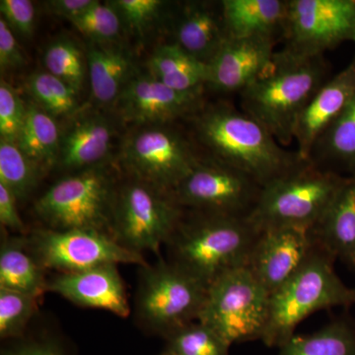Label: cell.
I'll return each mask as SVG.
<instances>
[{
    "mask_svg": "<svg viewBox=\"0 0 355 355\" xmlns=\"http://www.w3.org/2000/svg\"><path fill=\"white\" fill-rule=\"evenodd\" d=\"M316 244L310 228L266 229L259 234L247 266L272 294L297 272Z\"/></svg>",
    "mask_w": 355,
    "mask_h": 355,
    "instance_id": "cell-15",
    "label": "cell"
},
{
    "mask_svg": "<svg viewBox=\"0 0 355 355\" xmlns=\"http://www.w3.org/2000/svg\"><path fill=\"white\" fill-rule=\"evenodd\" d=\"M355 94V57L317 91L299 116L293 139L299 155L309 161L318 139L343 113Z\"/></svg>",
    "mask_w": 355,
    "mask_h": 355,
    "instance_id": "cell-17",
    "label": "cell"
},
{
    "mask_svg": "<svg viewBox=\"0 0 355 355\" xmlns=\"http://www.w3.org/2000/svg\"><path fill=\"white\" fill-rule=\"evenodd\" d=\"M28 249L27 236H6L0 246V288L41 297L48 280Z\"/></svg>",
    "mask_w": 355,
    "mask_h": 355,
    "instance_id": "cell-24",
    "label": "cell"
},
{
    "mask_svg": "<svg viewBox=\"0 0 355 355\" xmlns=\"http://www.w3.org/2000/svg\"><path fill=\"white\" fill-rule=\"evenodd\" d=\"M207 286L183 268L159 259L140 266L135 297L137 321L147 331L167 338L184 324L197 321Z\"/></svg>",
    "mask_w": 355,
    "mask_h": 355,
    "instance_id": "cell-6",
    "label": "cell"
},
{
    "mask_svg": "<svg viewBox=\"0 0 355 355\" xmlns=\"http://www.w3.org/2000/svg\"><path fill=\"white\" fill-rule=\"evenodd\" d=\"M123 156L137 179L171 195L202 158L191 139L162 127L146 128L133 135Z\"/></svg>",
    "mask_w": 355,
    "mask_h": 355,
    "instance_id": "cell-13",
    "label": "cell"
},
{
    "mask_svg": "<svg viewBox=\"0 0 355 355\" xmlns=\"http://www.w3.org/2000/svg\"><path fill=\"white\" fill-rule=\"evenodd\" d=\"M36 296L0 288V338H16L23 335L38 306Z\"/></svg>",
    "mask_w": 355,
    "mask_h": 355,
    "instance_id": "cell-33",
    "label": "cell"
},
{
    "mask_svg": "<svg viewBox=\"0 0 355 355\" xmlns=\"http://www.w3.org/2000/svg\"><path fill=\"white\" fill-rule=\"evenodd\" d=\"M282 41V50L304 57L355 43V0H288Z\"/></svg>",
    "mask_w": 355,
    "mask_h": 355,
    "instance_id": "cell-12",
    "label": "cell"
},
{
    "mask_svg": "<svg viewBox=\"0 0 355 355\" xmlns=\"http://www.w3.org/2000/svg\"><path fill=\"white\" fill-rule=\"evenodd\" d=\"M95 3L96 0H53L46 2V6L51 13L70 21L85 12Z\"/></svg>",
    "mask_w": 355,
    "mask_h": 355,
    "instance_id": "cell-41",
    "label": "cell"
},
{
    "mask_svg": "<svg viewBox=\"0 0 355 355\" xmlns=\"http://www.w3.org/2000/svg\"><path fill=\"white\" fill-rule=\"evenodd\" d=\"M203 92L205 89L174 90L149 74L132 77L116 101L125 120L137 125H164L200 111L205 104Z\"/></svg>",
    "mask_w": 355,
    "mask_h": 355,
    "instance_id": "cell-14",
    "label": "cell"
},
{
    "mask_svg": "<svg viewBox=\"0 0 355 355\" xmlns=\"http://www.w3.org/2000/svg\"><path fill=\"white\" fill-rule=\"evenodd\" d=\"M116 193L111 174L95 166L53 184L35 203L34 210L46 228L90 229L112 235Z\"/></svg>",
    "mask_w": 355,
    "mask_h": 355,
    "instance_id": "cell-8",
    "label": "cell"
},
{
    "mask_svg": "<svg viewBox=\"0 0 355 355\" xmlns=\"http://www.w3.org/2000/svg\"><path fill=\"white\" fill-rule=\"evenodd\" d=\"M270 292L248 266L223 273L207 286L198 321L229 345L261 340L268 323Z\"/></svg>",
    "mask_w": 355,
    "mask_h": 355,
    "instance_id": "cell-7",
    "label": "cell"
},
{
    "mask_svg": "<svg viewBox=\"0 0 355 355\" xmlns=\"http://www.w3.org/2000/svg\"><path fill=\"white\" fill-rule=\"evenodd\" d=\"M1 355H67L64 350L51 340H29L2 350Z\"/></svg>",
    "mask_w": 355,
    "mask_h": 355,
    "instance_id": "cell-40",
    "label": "cell"
},
{
    "mask_svg": "<svg viewBox=\"0 0 355 355\" xmlns=\"http://www.w3.org/2000/svg\"><path fill=\"white\" fill-rule=\"evenodd\" d=\"M309 161L342 176L343 173H347V177L355 175V94L343 113L318 139Z\"/></svg>",
    "mask_w": 355,
    "mask_h": 355,
    "instance_id": "cell-23",
    "label": "cell"
},
{
    "mask_svg": "<svg viewBox=\"0 0 355 355\" xmlns=\"http://www.w3.org/2000/svg\"><path fill=\"white\" fill-rule=\"evenodd\" d=\"M112 139L113 128L107 119L99 114L79 119L62 137L58 163L73 173L99 166L108 155Z\"/></svg>",
    "mask_w": 355,
    "mask_h": 355,
    "instance_id": "cell-22",
    "label": "cell"
},
{
    "mask_svg": "<svg viewBox=\"0 0 355 355\" xmlns=\"http://www.w3.org/2000/svg\"><path fill=\"white\" fill-rule=\"evenodd\" d=\"M202 157L234 168L261 187L286 176L307 162L288 150L252 116L227 102L203 105L189 118Z\"/></svg>",
    "mask_w": 355,
    "mask_h": 355,
    "instance_id": "cell-1",
    "label": "cell"
},
{
    "mask_svg": "<svg viewBox=\"0 0 355 355\" xmlns=\"http://www.w3.org/2000/svg\"><path fill=\"white\" fill-rule=\"evenodd\" d=\"M347 177L307 161L261 188L249 220L259 232L277 227L312 229L330 207Z\"/></svg>",
    "mask_w": 355,
    "mask_h": 355,
    "instance_id": "cell-5",
    "label": "cell"
},
{
    "mask_svg": "<svg viewBox=\"0 0 355 355\" xmlns=\"http://www.w3.org/2000/svg\"><path fill=\"white\" fill-rule=\"evenodd\" d=\"M46 291L77 306L109 311L121 318H127L130 313L125 284L116 265L58 273L48 280Z\"/></svg>",
    "mask_w": 355,
    "mask_h": 355,
    "instance_id": "cell-16",
    "label": "cell"
},
{
    "mask_svg": "<svg viewBox=\"0 0 355 355\" xmlns=\"http://www.w3.org/2000/svg\"><path fill=\"white\" fill-rule=\"evenodd\" d=\"M183 216V209L171 193L135 178L116 191L112 235L130 251L159 254Z\"/></svg>",
    "mask_w": 355,
    "mask_h": 355,
    "instance_id": "cell-9",
    "label": "cell"
},
{
    "mask_svg": "<svg viewBox=\"0 0 355 355\" xmlns=\"http://www.w3.org/2000/svg\"><path fill=\"white\" fill-rule=\"evenodd\" d=\"M46 71L69 84L77 92L83 87L85 79V65L80 49L69 39L53 42L44 51Z\"/></svg>",
    "mask_w": 355,
    "mask_h": 355,
    "instance_id": "cell-32",
    "label": "cell"
},
{
    "mask_svg": "<svg viewBox=\"0 0 355 355\" xmlns=\"http://www.w3.org/2000/svg\"><path fill=\"white\" fill-rule=\"evenodd\" d=\"M312 232L331 256L355 268V175L347 178Z\"/></svg>",
    "mask_w": 355,
    "mask_h": 355,
    "instance_id": "cell-21",
    "label": "cell"
},
{
    "mask_svg": "<svg viewBox=\"0 0 355 355\" xmlns=\"http://www.w3.org/2000/svg\"><path fill=\"white\" fill-rule=\"evenodd\" d=\"M334 260L317 243L297 272L270 294L268 323L261 336L266 347L280 349L295 335L298 324L317 311L355 304V288L338 277Z\"/></svg>",
    "mask_w": 355,
    "mask_h": 355,
    "instance_id": "cell-4",
    "label": "cell"
},
{
    "mask_svg": "<svg viewBox=\"0 0 355 355\" xmlns=\"http://www.w3.org/2000/svg\"><path fill=\"white\" fill-rule=\"evenodd\" d=\"M0 11L2 18L11 30L25 37H30L34 32V4L30 0H1Z\"/></svg>",
    "mask_w": 355,
    "mask_h": 355,
    "instance_id": "cell-37",
    "label": "cell"
},
{
    "mask_svg": "<svg viewBox=\"0 0 355 355\" xmlns=\"http://www.w3.org/2000/svg\"><path fill=\"white\" fill-rule=\"evenodd\" d=\"M112 6L137 33H144L157 19L164 2L160 0H116Z\"/></svg>",
    "mask_w": 355,
    "mask_h": 355,
    "instance_id": "cell-36",
    "label": "cell"
},
{
    "mask_svg": "<svg viewBox=\"0 0 355 355\" xmlns=\"http://www.w3.org/2000/svg\"><path fill=\"white\" fill-rule=\"evenodd\" d=\"M161 355H162V354H161Z\"/></svg>",
    "mask_w": 355,
    "mask_h": 355,
    "instance_id": "cell-42",
    "label": "cell"
},
{
    "mask_svg": "<svg viewBox=\"0 0 355 355\" xmlns=\"http://www.w3.org/2000/svg\"><path fill=\"white\" fill-rule=\"evenodd\" d=\"M89 77L93 97L102 104L118 100L132 80L130 58L121 49L93 43L87 51Z\"/></svg>",
    "mask_w": 355,
    "mask_h": 355,
    "instance_id": "cell-25",
    "label": "cell"
},
{
    "mask_svg": "<svg viewBox=\"0 0 355 355\" xmlns=\"http://www.w3.org/2000/svg\"><path fill=\"white\" fill-rule=\"evenodd\" d=\"M43 171L15 141L0 140V184L17 200H24L32 193Z\"/></svg>",
    "mask_w": 355,
    "mask_h": 355,
    "instance_id": "cell-29",
    "label": "cell"
},
{
    "mask_svg": "<svg viewBox=\"0 0 355 355\" xmlns=\"http://www.w3.org/2000/svg\"><path fill=\"white\" fill-rule=\"evenodd\" d=\"M229 40L284 37L288 0H222Z\"/></svg>",
    "mask_w": 355,
    "mask_h": 355,
    "instance_id": "cell-20",
    "label": "cell"
},
{
    "mask_svg": "<svg viewBox=\"0 0 355 355\" xmlns=\"http://www.w3.org/2000/svg\"><path fill=\"white\" fill-rule=\"evenodd\" d=\"M25 64V58L12 30L6 21L0 19V67L2 69H19Z\"/></svg>",
    "mask_w": 355,
    "mask_h": 355,
    "instance_id": "cell-38",
    "label": "cell"
},
{
    "mask_svg": "<svg viewBox=\"0 0 355 355\" xmlns=\"http://www.w3.org/2000/svg\"><path fill=\"white\" fill-rule=\"evenodd\" d=\"M259 232L248 217L198 212L183 216L167 243L171 263L209 286L223 273L248 266Z\"/></svg>",
    "mask_w": 355,
    "mask_h": 355,
    "instance_id": "cell-3",
    "label": "cell"
},
{
    "mask_svg": "<svg viewBox=\"0 0 355 355\" xmlns=\"http://www.w3.org/2000/svg\"><path fill=\"white\" fill-rule=\"evenodd\" d=\"M173 36L174 44L209 64L229 41L221 1L187 2L175 15Z\"/></svg>",
    "mask_w": 355,
    "mask_h": 355,
    "instance_id": "cell-19",
    "label": "cell"
},
{
    "mask_svg": "<svg viewBox=\"0 0 355 355\" xmlns=\"http://www.w3.org/2000/svg\"><path fill=\"white\" fill-rule=\"evenodd\" d=\"M27 116V107L6 81L0 84V135L1 139L16 141Z\"/></svg>",
    "mask_w": 355,
    "mask_h": 355,
    "instance_id": "cell-35",
    "label": "cell"
},
{
    "mask_svg": "<svg viewBox=\"0 0 355 355\" xmlns=\"http://www.w3.org/2000/svg\"><path fill=\"white\" fill-rule=\"evenodd\" d=\"M60 141L55 118L38 105L27 107L24 125L15 141L23 153L44 170L58 163Z\"/></svg>",
    "mask_w": 355,
    "mask_h": 355,
    "instance_id": "cell-27",
    "label": "cell"
},
{
    "mask_svg": "<svg viewBox=\"0 0 355 355\" xmlns=\"http://www.w3.org/2000/svg\"><path fill=\"white\" fill-rule=\"evenodd\" d=\"M279 355H355V330L345 320H336L310 335H294Z\"/></svg>",
    "mask_w": 355,
    "mask_h": 355,
    "instance_id": "cell-28",
    "label": "cell"
},
{
    "mask_svg": "<svg viewBox=\"0 0 355 355\" xmlns=\"http://www.w3.org/2000/svg\"><path fill=\"white\" fill-rule=\"evenodd\" d=\"M261 188L244 173L202 157L173 191L172 197L182 209L249 217L258 202Z\"/></svg>",
    "mask_w": 355,
    "mask_h": 355,
    "instance_id": "cell-11",
    "label": "cell"
},
{
    "mask_svg": "<svg viewBox=\"0 0 355 355\" xmlns=\"http://www.w3.org/2000/svg\"><path fill=\"white\" fill-rule=\"evenodd\" d=\"M230 345L202 322L193 321L166 338L162 355H228Z\"/></svg>",
    "mask_w": 355,
    "mask_h": 355,
    "instance_id": "cell-30",
    "label": "cell"
},
{
    "mask_svg": "<svg viewBox=\"0 0 355 355\" xmlns=\"http://www.w3.org/2000/svg\"><path fill=\"white\" fill-rule=\"evenodd\" d=\"M275 44L270 39L229 40L209 64L207 87L239 94L270 64Z\"/></svg>",
    "mask_w": 355,
    "mask_h": 355,
    "instance_id": "cell-18",
    "label": "cell"
},
{
    "mask_svg": "<svg viewBox=\"0 0 355 355\" xmlns=\"http://www.w3.org/2000/svg\"><path fill=\"white\" fill-rule=\"evenodd\" d=\"M28 90L37 105L53 118L73 114L78 107L77 91L48 71L33 73Z\"/></svg>",
    "mask_w": 355,
    "mask_h": 355,
    "instance_id": "cell-31",
    "label": "cell"
},
{
    "mask_svg": "<svg viewBox=\"0 0 355 355\" xmlns=\"http://www.w3.org/2000/svg\"><path fill=\"white\" fill-rule=\"evenodd\" d=\"M17 200L4 184H0V222L2 227L8 229L11 232L26 236L27 230L16 207Z\"/></svg>",
    "mask_w": 355,
    "mask_h": 355,
    "instance_id": "cell-39",
    "label": "cell"
},
{
    "mask_svg": "<svg viewBox=\"0 0 355 355\" xmlns=\"http://www.w3.org/2000/svg\"><path fill=\"white\" fill-rule=\"evenodd\" d=\"M329 70L324 55L275 51L270 64L239 93L240 109L287 148L294 141L299 116L331 78Z\"/></svg>",
    "mask_w": 355,
    "mask_h": 355,
    "instance_id": "cell-2",
    "label": "cell"
},
{
    "mask_svg": "<svg viewBox=\"0 0 355 355\" xmlns=\"http://www.w3.org/2000/svg\"><path fill=\"white\" fill-rule=\"evenodd\" d=\"M121 19L120 14L112 4L96 1L94 6L70 22L93 43L107 44L120 36Z\"/></svg>",
    "mask_w": 355,
    "mask_h": 355,
    "instance_id": "cell-34",
    "label": "cell"
},
{
    "mask_svg": "<svg viewBox=\"0 0 355 355\" xmlns=\"http://www.w3.org/2000/svg\"><path fill=\"white\" fill-rule=\"evenodd\" d=\"M148 69L154 78L182 92L205 89L209 83V64L174 43L159 46L149 58Z\"/></svg>",
    "mask_w": 355,
    "mask_h": 355,
    "instance_id": "cell-26",
    "label": "cell"
},
{
    "mask_svg": "<svg viewBox=\"0 0 355 355\" xmlns=\"http://www.w3.org/2000/svg\"><path fill=\"white\" fill-rule=\"evenodd\" d=\"M28 249L39 265L60 273L119 263L147 265L144 254L121 246L113 235L90 229L40 228L27 236Z\"/></svg>",
    "mask_w": 355,
    "mask_h": 355,
    "instance_id": "cell-10",
    "label": "cell"
}]
</instances>
